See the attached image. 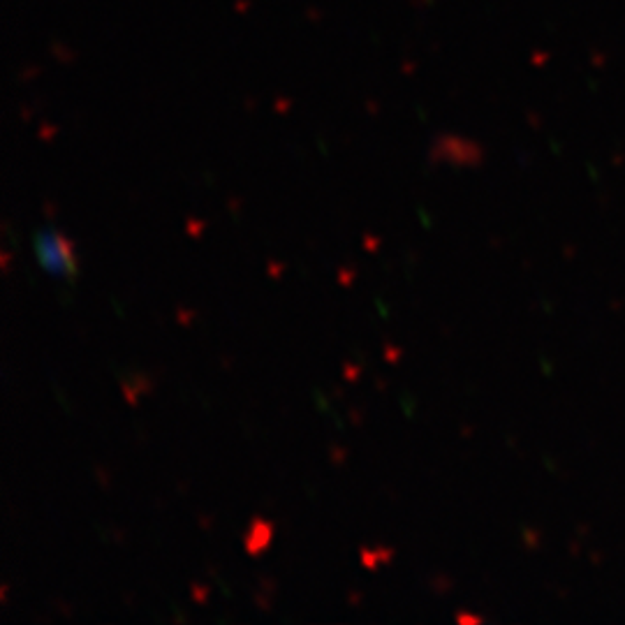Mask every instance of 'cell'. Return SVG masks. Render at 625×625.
Returning <instances> with one entry per match:
<instances>
[{"label": "cell", "mask_w": 625, "mask_h": 625, "mask_svg": "<svg viewBox=\"0 0 625 625\" xmlns=\"http://www.w3.org/2000/svg\"><path fill=\"white\" fill-rule=\"evenodd\" d=\"M272 537H274V526L269 524L267 519H259V517L253 519L246 530V537H244L246 552L250 556H259L269 544H272Z\"/></svg>", "instance_id": "2"}, {"label": "cell", "mask_w": 625, "mask_h": 625, "mask_svg": "<svg viewBox=\"0 0 625 625\" xmlns=\"http://www.w3.org/2000/svg\"><path fill=\"white\" fill-rule=\"evenodd\" d=\"M35 246H37L40 264L46 269V272H49L51 276L72 281L74 274H77V264H74L72 244H70L68 237H63L61 232L44 229L35 237Z\"/></svg>", "instance_id": "1"}]
</instances>
